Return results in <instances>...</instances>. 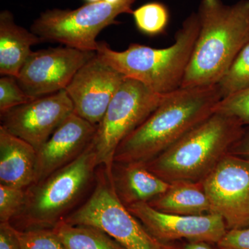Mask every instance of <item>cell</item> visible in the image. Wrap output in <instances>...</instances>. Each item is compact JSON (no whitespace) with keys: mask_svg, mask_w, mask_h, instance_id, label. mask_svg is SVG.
<instances>
[{"mask_svg":"<svg viewBox=\"0 0 249 249\" xmlns=\"http://www.w3.org/2000/svg\"><path fill=\"white\" fill-rule=\"evenodd\" d=\"M217 85L180 88L164 95L146 120L121 142L114 162L145 163L214 112L222 99Z\"/></svg>","mask_w":249,"mask_h":249,"instance_id":"1","label":"cell"},{"mask_svg":"<svg viewBox=\"0 0 249 249\" xmlns=\"http://www.w3.org/2000/svg\"><path fill=\"white\" fill-rule=\"evenodd\" d=\"M199 34L181 88L217 85L249 42V0H201Z\"/></svg>","mask_w":249,"mask_h":249,"instance_id":"2","label":"cell"},{"mask_svg":"<svg viewBox=\"0 0 249 249\" xmlns=\"http://www.w3.org/2000/svg\"><path fill=\"white\" fill-rule=\"evenodd\" d=\"M245 132L237 119L214 112L143 165L169 183L202 181Z\"/></svg>","mask_w":249,"mask_h":249,"instance_id":"3","label":"cell"},{"mask_svg":"<svg viewBox=\"0 0 249 249\" xmlns=\"http://www.w3.org/2000/svg\"><path fill=\"white\" fill-rule=\"evenodd\" d=\"M199 28L197 13H192L183 21L170 47L156 49L133 43L125 50L117 52L101 41L96 55L124 78L137 80L158 94H168L181 88Z\"/></svg>","mask_w":249,"mask_h":249,"instance_id":"4","label":"cell"},{"mask_svg":"<svg viewBox=\"0 0 249 249\" xmlns=\"http://www.w3.org/2000/svg\"><path fill=\"white\" fill-rule=\"evenodd\" d=\"M98 167L91 142L74 161L28 187L24 204L11 225L22 231L53 229L89 196Z\"/></svg>","mask_w":249,"mask_h":249,"instance_id":"5","label":"cell"},{"mask_svg":"<svg viewBox=\"0 0 249 249\" xmlns=\"http://www.w3.org/2000/svg\"><path fill=\"white\" fill-rule=\"evenodd\" d=\"M64 221L98 228L125 249H175L154 237L121 202L103 166L98 167L89 196Z\"/></svg>","mask_w":249,"mask_h":249,"instance_id":"6","label":"cell"},{"mask_svg":"<svg viewBox=\"0 0 249 249\" xmlns=\"http://www.w3.org/2000/svg\"><path fill=\"white\" fill-rule=\"evenodd\" d=\"M136 0L88 3L76 9H48L34 21L31 31L43 41L63 44L67 47L96 52V37L105 28L116 23L121 14H132Z\"/></svg>","mask_w":249,"mask_h":249,"instance_id":"7","label":"cell"},{"mask_svg":"<svg viewBox=\"0 0 249 249\" xmlns=\"http://www.w3.org/2000/svg\"><path fill=\"white\" fill-rule=\"evenodd\" d=\"M163 96L137 80L124 78L91 142L98 166L104 167L109 177L118 146L146 120Z\"/></svg>","mask_w":249,"mask_h":249,"instance_id":"8","label":"cell"},{"mask_svg":"<svg viewBox=\"0 0 249 249\" xmlns=\"http://www.w3.org/2000/svg\"><path fill=\"white\" fill-rule=\"evenodd\" d=\"M201 182L211 213L228 230L249 227V160L228 154Z\"/></svg>","mask_w":249,"mask_h":249,"instance_id":"9","label":"cell"},{"mask_svg":"<svg viewBox=\"0 0 249 249\" xmlns=\"http://www.w3.org/2000/svg\"><path fill=\"white\" fill-rule=\"evenodd\" d=\"M96 55L67 46L32 52L16 79L31 97H43L66 89L77 71Z\"/></svg>","mask_w":249,"mask_h":249,"instance_id":"10","label":"cell"},{"mask_svg":"<svg viewBox=\"0 0 249 249\" xmlns=\"http://www.w3.org/2000/svg\"><path fill=\"white\" fill-rule=\"evenodd\" d=\"M73 113L71 98L63 89L0 113L1 127L37 151Z\"/></svg>","mask_w":249,"mask_h":249,"instance_id":"11","label":"cell"},{"mask_svg":"<svg viewBox=\"0 0 249 249\" xmlns=\"http://www.w3.org/2000/svg\"><path fill=\"white\" fill-rule=\"evenodd\" d=\"M126 208L147 231L163 243L186 239L191 242L217 244L228 231L224 219L217 214L166 213L157 211L147 203H137Z\"/></svg>","mask_w":249,"mask_h":249,"instance_id":"12","label":"cell"},{"mask_svg":"<svg viewBox=\"0 0 249 249\" xmlns=\"http://www.w3.org/2000/svg\"><path fill=\"white\" fill-rule=\"evenodd\" d=\"M124 78L96 55L77 71L65 89L73 113L98 125Z\"/></svg>","mask_w":249,"mask_h":249,"instance_id":"13","label":"cell"},{"mask_svg":"<svg viewBox=\"0 0 249 249\" xmlns=\"http://www.w3.org/2000/svg\"><path fill=\"white\" fill-rule=\"evenodd\" d=\"M96 128L74 113L69 116L37 150L34 183L77 160L91 144Z\"/></svg>","mask_w":249,"mask_h":249,"instance_id":"14","label":"cell"},{"mask_svg":"<svg viewBox=\"0 0 249 249\" xmlns=\"http://www.w3.org/2000/svg\"><path fill=\"white\" fill-rule=\"evenodd\" d=\"M110 179L116 196L125 207L150 202L170 186L142 163L114 162Z\"/></svg>","mask_w":249,"mask_h":249,"instance_id":"15","label":"cell"},{"mask_svg":"<svg viewBox=\"0 0 249 249\" xmlns=\"http://www.w3.org/2000/svg\"><path fill=\"white\" fill-rule=\"evenodd\" d=\"M37 150L0 126V184L27 189L35 182Z\"/></svg>","mask_w":249,"mask_h":249,"instance_id":"16","label":"cell"},{"mask_svg":"<svg viewBox=\"0 0 249 249\" xmlns=\"http://www.w3.org/2000/svg\"><path fill=\"white\" fill-rule=\"evenodd\" d=\"M43 42L31 31L18 25L9 10L0 13V74L17 78L32 53L31 47Z\"/></svg>","mask_w":249,"mask_h":249,"instance_id":"17","label":"cell"},{"mask_svg":"<svg viewBox=\"0 0 249 249\" xmlns=\"http://www.w3.org/2000/svg\"><path fill=\"white\" fill-rule=\"evenodd\" d=\"M166 213L201 215L211 213V206L202 182L178 181L170 183L163 194L147 203Z\"/></svg>","mask_w":249,"mask_h":249,"instance_id":"18","label":"cell"},{"mask_svg":"<svg viewBox=\"0 0 249 249\" xmlns=\"http://www.w3.org/2000/svg\"><path fill=\"white\" fill-rule=\"evenodd\" d=\"M53 229L67 249H125L107 232L91 226L62 221Z\"/></svg>","mask_w":249,"mask_h":249,"instance_id":"19","label":"cell"},{"mask_svg":"<svg viewBox=\"0 0 249 249\" xmlns=\"http://www.w3.org/2000/svg\"><path fill=\"white\" fill-rule=\"evenodd\" d=\"M132 15L138 30L147 36L163 34L170 22L169 10L158 1L142 4L134 10Z\"/></svg>","mask_w":249,"mask_h":249,"instance_id":"20","label":"cell"},{"mask_svg":"<svg viewBox=\"0 0 249 249\" xmlns=\"http://www.w3.org/2000/svg\"><path fill=\"white\" fill-rule=\"evenodd\" d=\"M217 85L222 98L249 89V42L241 50Z\"/></svg>","mask_w":249,"mask_h":249,"instance_id":"21","label":"cell"},{"mask_svg":"<svg viewBox=\"0 0 249 249\" xmlns=\"http://www.w3.org/2000/svg\"><path fill=\"white\" fill-rule=\"evenodd\" d=\"M16 231L21 249H67L53 229Z\"/></svg>","mask_w":249,"mask_h":249,"instance_id":"22","label":"cell"},{"mask_svg":"<svg viewBox=\"0 0 249 249\" xmlns=\"http://www.w3.org/2000/svg\"><path fill=\"white\" fill-rule=\"evenodd\" d=\"M214 112L234 118L244 126L249 125V89L222 98Z\"/></svg>","mask_w":249,"mask_h":249,"instance_id":"23","label":"cell"},{"mask_svg":"<svg viewBox=\"0 0 249 249\" xmlns=\"http://www.w3.org/2000/svg\"><path fill=\"white\" fill-rule=\"evenodd\" d=\"M36 99L28 95L19 86L16 77L1 76L0 78V113Z\"/></svg>","mask_w":249,"mask_h":249,"instance_id":"24","label":"cell"},{"mask_svg":"<svg viewBox=\"0 0 249 249\" xmlns=\"http://www.w3.org/2000/svg\"><path fill=\"white\" fill-rule=\"evenodd\" d=\"M26 189L0 184V223L10 222L22 209Z\"/></svg>","mask_w":249,"mask_h":249,"instance_id":"25","label":"cell"},{"mask_svg":"<svg viewBox=\"0 0 249 249\" xmlns=\"http://www.w3.org/2000/svg\"><path fill=\"white\" fill-rule=\"evenodd\" d=\"M217 245L219 249H249V227L228 230Z\"/></svg>","mask_w":249,"mask_h":249,"instance_id":"26","label":"cell"},{"mask_svg":"<svg viewBox=\"0 0 249 249\" xmlns=\"http://www.w3.org/2000/svg\"><path fill=\"white\" fill-rule=\"evenodd\" d=\"M0 249H21L16 229L10 222L0 223Z\"/></svg>","mask_w":249,"mask_h":249,"instance_id":"27","label":"cell"},{"mask_svg":"<svg viewBox=\"0 0 249 249\" xmlns=\"http://www.w3.org/2000/svg\"><path fill=\"white\" fill-rule=\"evenodd\" d=\"M229 154L249 160V132H245L243 137L232 147Z\"/></svg>","mask_w":249,"mask_h":249,"instance_id":"28","label":"cell"},{"mask_svg":"<svg viewBox=\"0 0 249 249\" xmlns=\"http://www.w3.org/2000/svg\"><path fill=\"white\" fill-rule=\"evenodd\" d=\"M208 244L203 242H191L185 246L183 249H212Z\"/></svg>","mask_w":249,"mask_h":249,"instance_id":"29","label":"cell"},{"mask_svg":"<svg viewBox=\"0 0 249 249\" xmlns=\"http://www.w3.org/2000/svg\"><path fill=\"white\" fill-rule=\"evenodd\" d=\"M88 3L97 2V1H101V0H85Z\"/></svg>","mask_w":249,"mask_h":249,"instance_id":"30","label":"cell"}]
</instances>
